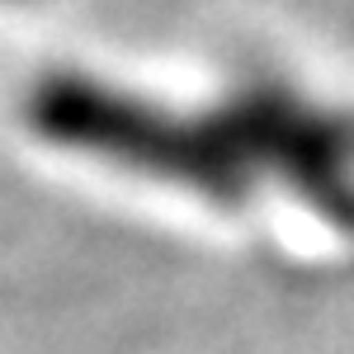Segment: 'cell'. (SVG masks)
I'll list each match as a JSON object with an SVG mask.
<instances>
[{
  "mask_svg": "<svg viewBox=\"0 0 354 354\" xmlns=\"http://www.w3.org/2000/svg\"><path fill=\"white\" fill-rule=\"evenodd\" d=\"M15 118L62 156L218 213H250L283 194L326 227L354 232V113L274 71H227L175 90L95 62H57L19 81Z\"/></svg>",
  "mask_w": 354,
  "mask_h": 354,
  "instance_id": "6da1fadb",
  "label": "cell"
},
{
  "mask_svg": "<svg viewBox=\"0 0 354 354\" xmlns=\"http://www.w3.org/2000/svg\"><path fill=\"white\" fill-rule=\"evenodd\" d=\"M28 5H38V0H0V15H19Z\"/></svg>",
  "mask_w": 354,
  "mask_h": 354,
  "instance_id": "7a4b0ae2",
  "label": "cell"
}]
</instances>
